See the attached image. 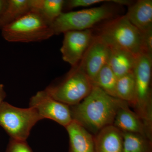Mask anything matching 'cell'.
I'll list each match as a JSON object with an SVG mask.
<instances>
[{
	"label": "cell",
	"instance_id": "6da1fadb",
	"mask_svg": "<svg viewBox=\"0 0 152 152\" xmlns=\"http://www.w3.org/2000/svg\"><path fill=\"white\" fill-rule=\"evenodd\" d=\"M126 103L93 86L91 92L82 102L70 107L73 120L96 135L103 128L113 125L118 110Z\"/></svg>",
	"mask_w": 152,
	"mask_h": 152
},
{
	"label": "cell",
	"instance_id": "7a4b0ae2",
	"mask_svg": "<svg viewBox=\"0 0 152 152\" xmlns=\"http://www.w3.org/2000/svg\"><path fill=\"white\" fill-rule=\"evenodd\" d=\"M152 58L140 54L137 57L133 73L135 81L136 94L133 107L142 120L149 138L152 140Z\"/></svg>",
	"mask_w": 152,
	"mask_h": 152
},
{
	"label": "cell",
	"instance_id": "3957f363",
	"mask_svg": "<svg viewBox=\"0 0 152 152\" xmlns=\"http://www.w3.org/2000/svg\"><path fill=\"white\" fill-rule=\"evenodd\" d=\"M1 30L3 38L10 42H41L54 35L51 24L39 14L33 11L4 27Z\"/></svg>",
	"mask_w": 152,
	"mask_h": 152
},
{
	"label": "cell",
	"instance_id": "277c9868",
	"mask_svg": "<svg viewBox=\"0 0 152 152\" xmlns=\"http://www.w3.org/2000/svg\"><path fill=\"white\" fill-rule=\"evenodd\" d=\"M92 82L79 64L72 67L61 81L45 91L55 99L69 106L77 104L91 92Z\"/></svg>",
	"mask_w": 152,
	"mask_h": 152
},
{
	"label": "cell",
	"instance_id": "5b68a950",
	"mask_svg": "<svg viewBox=\"0 0 152 152\" xmlns=\"http://www.w3.org/2000/svg\"><path fill=\"white\" fill-rule=\"evenodd\" d=\"M97 35L110 47L124 49L137 56L141 54V32L125 15L105 23Z\"/></svg>",
	"mask_w": 152,
	"mask_h": 152
},
{
	"label": "cell",
	"instance_id": "8992f818",
	"mask_svg": "<svg viewBox=\"0 0 152 152\" xmlns=\"http://www.w3.org/2000/svg\"><path fill=\"white\" fill-rule=\"evenodd\" d=\"M42 118L33 108H21L4 102L0 106V126L11 138L26 141L33 127Z\"/></svg>",
	"mask_w": 152,
	"mask_h": 152
},
{
	"label": "cell",
	"instance_id": "52a82bcc",
	"mask_svg": "<svg viewBox=\"0 0 152 152\" xmlns=\"http://www.w3.org/2000/svg\"><path fill=\"white\" fill-rule=\"evenodd\" d=\"M112 9L102 6L80 10L62 12L52 23L54 35L72 31L90 29L99 22L113 17Z\"/></svg>",
	"mask_w": 152,
	"mask_h": 152
},
{
	"label": "cell",
	"instance_id": "ba28073f",
	"mask_svg": "<svg viewBox=\"0 0 152 152\" xmlns=\"http://www.w3.org/2000/svg\"><path fill=\"white\" fill-rule=\"evenodd\" d=\"M29 103L42 120H53L65 128L73 121L70 106L55 99L45 90L33 96Z\"/></svg>",
	"mask_w": 152,
	"mask_h": 152
},
{
	"label": "cell",
	"instance_id": "9c48e42d",
	"mask_svg": "<svg viewBox=\"0 0 152 152\" xmlns=\"http://www.w3.org/2000/svg\"><path fill=\"white\" fill-rule=\"evenodd\" d=\"M64 34L60 49L63 60L72 67L75 66L81 61L92 40V30L69 31Z\"/></svg>",
	"mask_w": 152,
	"mask_h": 152
},
{
	"label": "cell",
	"instance_id": "30bf717a",
	"mask_svg": "<svg viewBox=\"0 0 152 152\" xmlns=\"http://www.w3.org/2000/svg\"><path fill=\"white\" fill-rule=\"evenodd\" d=\"M110 52L109 46L99 36H94L89 46L79 63L92 83L101 69L108 64Z\"/></svg>",
	"mask_w": 152,
	"mask_h": 152
},
{
	"label": "cell",
	"instance_id": "8fae6325",
	"mask_svg": "<svg viewBox=\"0 0 152 152\" xmlns=\"http://www.w3.org/2000/svg\"><path fill=\"white\" fill-rule=\"evenodd\" d=\"M66 129L69 140V152H95L94 136L83 126L73 120Z\"/></svg>",
	"mask_w": 152,
	"mask_h": 152
},
{
	"label": "cell",
	"instance_id": "7c38bea8",
	"mask_svg": "<svg viewBox=\"0 0 152 152\" xmlns=\"http://www.w3.org/2000/svg\"><path fill=\"white\" fill-rule=\"evenodd\" d=\"M94 138L95 152H123L122 132L113 125L102 129Z\"/></svg>",
	"mask_w": 152,
	"mask_h": 152
},
{
	"label": "cell",
	"instance_id": "4fadbf2b",
	"mask_svg": "<svg viewBox=\"0 0 152 152\" xmlns=\"http://www.w3.org/2000/svg\"><path fill=\"white\" fill-rule=\"evenodd\" d=\"M125 16L141 32L152 30V0H139L131 4Z\"/></svg>",
	"mask_w": 152,
	"mask_h": 152
},
{
	"label": "cell",
	"instance_id": "5bb4252c",
	"mask_svg": "<svg viewBox=\"0 0 152 152\" xmlns=\"http://www.w3.org/2000/svg\"><path fill=\"white\" fill-rule=\"evenodd\" d=\"M113 125L122 132L139 134L150 140L142 120L135 112L131 110L128 103L118 110Z\"/></svg>",
	"mask_w": 152,
	"mask_h": 152
},
{
	"label": "cell",
	"instance_id": "9a60e30c",
	"mask_svg": "<svg viewBox=\"0 0 152 152\" xmlns=\"http://www.w3.org/2000/svg\"><path fill=\"white\" fill-rule=\"evenodd\" d=\"M110 48V52L108 65L118 78L133 72L138 56L124 49Z\"/></svg>",
	"mask_w": 152,
	"mask_h": 152
},
{
	"label": "cell",
	"instance_id": "2e32d148",
	"mask_svg": "<svg viewBox=\"0 0 152 152\" xmlns=\"http://www.w3.org/2000/svg\"><path fill=\"white\" fill-rule=\"evenodd\" d=\"M65 3L64 0H31V11L39 14L51 24L63 12Z\"/></svg>",
	"mask_w": 152,
	"mask_h": 152
},
{
	"label": "cell",
	"instance_id": "e0dca14e",
	"mask_svg": "<svg viewBox=\"0 0 152 152\" xmlns=\"http://www.w3.org/2000/svg\"><path fill=\"white\" fill-rule=\"evenodd\" d=\"M31 11V0H8L7 8L0 17V29L15 21Z\"/></svg>",
	"mask_w": 152,
	"mask_h": 152
},
{
	"label": "cell",
	"instance_id": "ac0fdd59",
	"mask_svg": "<svg viewBox=\"0 0 152 152\" xmlns=\"http://www.w3.org/2000/svg\"><path fill=\"white\" fill-rule=\"evenodd\" d=\"M135 94V81L133 72L118 79L116 88V98L133 107Z\"/></svg>",
	"mask_w": 152,
	"mask_h": 152
},
{
	"label": "cell",
	"instance_id": "d6986e66",
	"mask_svg": "<svg viewBox=\"0 0 152 152\" xmlns=\"http://www.w3.org/2000/svg\"><path fill=\"white\" fill-rule=\"evenodd\" d=\"M123 152H152V141L135 133L122 132Z\"/></svg>",
	"mask_w": 152,
	"mask_h": 152
},
{
	"label": "cell",
	"instance_id": "ffe728a7",
	"mask_svg": "<svg viewBox=\"0 0 152 152\" xmlns=\"http://www.w3.org/2000/svg\"><path fill=\"white\" fill-rule=\"evenodd\" d=\"M118 79L112 69L107 64L98 73L93 81V85L100 88L110 96L116 98V88Z\"/></svg>",
	"mask_w": 152,
	"mask_h": 152
},
{
	"label": "cell",
	"instance_id": "44dd1931",
	"mask_svg": "<svg viewBox=\"0 0 152 152\" xmlns=\"http://www.w3.org/2000/svg\"><path fill=\"white\" fill-rule=\"evenodd\" d=\"M141 54L152 58V29L141 32Z\"/></svg>",
	"mask_w": 152,
	"mask_h": 152
},
{
	"label": "cell",
	"instance_id": "7402d4cb",
	"mask_svg": "<svg viewBox=\"0 0 152 152\" xmlns=\"http://www.w3.org/2000/svg\"><path fill=\"white\" fill-rule=\"evenodd\" d=\"M6 152H33L26 141L18 140L11 139Z\"/></svg>",
	"mask_w": 152,
	"mask_h": 152
},
{
	"label": "cell",
	"instance_id": "603a6c76",
	"mask_svg": "<svg viewBox=\"0 0 152 152\" xmlns=\"http://www.w3.org/2000/svg\"><path fill=\"white\" fill-rule=\"evenodd\" d=\"M115 3V0H70L66 2V5L69 9L80 7H88L104 2Z\"/></svg>",
	"mask_w": 152,
	"mask_h": 152
},
{
	"label": "cell",
	"instance_id": "cb8c5ba5",
	"mask_svg": "<svg viewBox=\"0 0 152 152\" xmlns=\"http://www.w3.org/2000/svg\"><path fill=\"white\" fill-rule=\"evenodd\" d=\"M7 4L8 0H0V17L5 11Z\"/></svg>",
	"mask_w": 152,
	"mask_h": 152
},
{
	"label": "cell",
	"instance_id": "d4e9b609",
	"mask_svg": "<svg viewBox=\"0 0 152 152\" xmlns=\"http://www.w3.org/2000/svg\"><path fill=\"white\" fill-rule=\"evenodd\" d=\"M6 96V94L4 89V86L1 84L0 83V106L4 102Z\"/></svg>",
	"mask_w": 152,
	"mask_h": 152
}]
</instances>
